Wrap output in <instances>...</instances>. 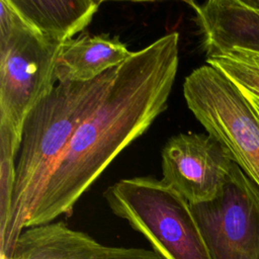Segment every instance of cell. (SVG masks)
Returning <instances> with one entry per match:
<instances>
[{
  "label": "cell",
  "instance_id": "cell-10",
  "mask_svg": "<svg viewBox=\"0 0 259 259\" xmlns=\"http://www.w3.org/2000/svg\"><path fill=\"white\" fill-rule=\"evenodd\" d=\"M132 54L118 36L112 37L108 33L80 34L60 48L55 72L57 82L92 81L117 68Z\"/></svg>",
  "mask_w": 259,
  "mask_h": 259
},
{
  "label": "cell",
  "instance_id": "cell-8",
  "mask_svg": "<svg viewBox=\"0 0 259 259\" xmlns=\"http://www.w3.org/2000/svg\"><path fill=\"white\" fill-rule=\"evenodd\" d=\"M11 259H163L154 250L103 245L63 222L24 229Z\"/></svg>",
  "mask_w": 259,
  "mask_h": 259
},
{
  "label": "cell",
  "instance_id": "cell-9",
  "mask_svg": "<svg viewBox=\"0 0 259 259\" xmlns=\"http://www.w3.org/2000/svg\"><path fill=\"white\" fill-rule=\"evenodd\" d=\"M195 12L206 58L233 48L259 52V0L187 2Z\"/></svg>",
  "mask_w": 259,
  "mask_h": 259
},
{
  "label": "cell",
  "instance_id": "cell-2",
  "mask_svg": "<svg viewBox=\"0 0 259 259\" xmlns=\"http://www.w3.org/2000/svg\"><path fill=\"white\" fill-rule=\"evenodd\" d=\"M116 68L88 82L58 83L26 116L16 160L11 211L0 230V259H11L15 244L46 183L73 135L97 107Z\"/></svg>",
  "mask_w": 259,
  "mask_h": 259
},
{
  "label": "cell",
  "instance_id": "cell-1",
  "mask_svg": "<svg viewBox=\"0 0 259 259\" xmlns=\"http://www.w3.org/2000/svg\"><path fill=\"white\" fill-rule=\"evenodd\" d=\"M179 64V34L133 52L97 107L78 126L28 215L25 229L70 214L113 159L168 106Z\"/></svg>",
  "mask_w": 259,
  "mask_h": 259
},
{
  "label": "cell",
  "instance_id": "cell-3",
  "mask_svg": "<svg viewBox=\"0 0 259 259\" xmlns=\"http://www.w3.org/2000/svg\"><path fill=\"white\" fill-rule=\"evenodd\" d=\"M63 44L28 24L0 1V132L21 142L28 113L56 87V63Z\"/></svg>",
  "mask_w": 259,
  "mask_h": 259
},
{
  "label": "cell",
  "instance_id": "cell-7",
  "mask_svg": "<svg viewBox=\"0 0 259 259\" xmlns=\"http://www.w3.org/2000/svg\"><path fill=\"white\" fill-rule=\"evenodd\" d=\"M233 164L228 151L209 135L181 133L162 150V180L195 204L219 192Z\"/></svg>",
  "mask_w": 259,
  "mask_h": 259
},
{
  "label": "cell",
  "instance_id": "cell-11",
  "mask_svg": "<svg viewBox=\"0 0 259 259\" xmlns=\"http://www.w3.org/2000/svg\"><path fill=\"white\" fill-rule=\"evenodd\" d=\"M8 1L28 24L59 44H64L83 31L101 3L93 0Z\"/></svg>",
  "mask_w": 259,
  "mask_h": 259
},
{
  "label": "cell",
  "instance_id": "cell-12",
  "mask_svg": "<svg viewBox=\"0 0 259 259\" xmlns=\"http://www.w3.org/2000/svg\"><path fill=\"white\" fill-rule=\"evenodd\" d=\"M206 64L223 73L259 115V52L233 48L206 58Z\"/></svg>",
  "mask_w": 259,
  "mask_h": 259
},
{
  "label": "cell",
  "instance_id": "cell-5",
  "mask_svg": "<svg viewBox=\"0 0 259 259\" xmlns=\"http://www.w3.org/2000/svg\"><path fill=\"white\" fill-rule=\"evenodd\" d=\"M183 95L207 135L259 186V115L238 88L206 64L186 76Z\"/></svg>",
  "mask_w": 259,
  "mask_h": 259
},
{
  "label": "cell",
  "instance_id": "cell-4",
  "mask_svg": "<svg viewBox=\"0 0 259 259\" xmlns=\"http://www.w3.org/2000/svg\"><path fill=\"white\" fill-rule=\"evenodd\" d=\"M104 198L163 259H211L190 204L163 180L124 178L109 186Z\"/></svg>",
  "mask_w": 259,
  "mask_h": 259
},
{
  "label": "cell",
  "instance_id": "cell-13",
  "mask_svg": "<svg viewBox=\"0 0 259 259\" xmlns=\"http://www.w3.org/2000/svg\"><path fill=\"white\" fill-rule=\"evenodd\" d=\"M18 151L14 140L0 132V230L5 228L11 211Z\"/></svg>",
  "mask_w": 259,
  "mask_h": 259
},
{
  "label": "cell",
  "instance_id": "cell-6",
  "mask_svg": "<svg viewBox=\"0 0 259 259\" xmlns=\"http://www.w3.org/2000/svg\"><path fill=\"white\" fill-rule=\"evenodd\" d=\"M190 207L211 259H259V186L235 162L219 192Z\"/></svg>",
  "mask_w": 259,
  "mask_h": 259
}]
</instances>
